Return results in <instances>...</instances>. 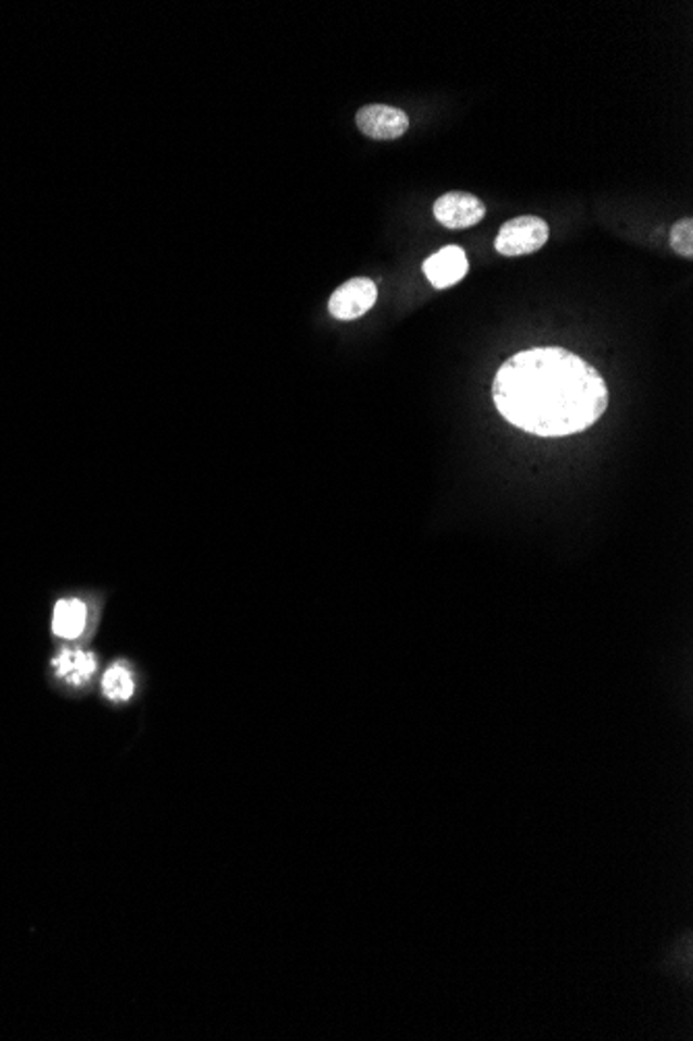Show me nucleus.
I'll use <instances>...</instances> for the list:
<instances>
[{
    "mask_svg": "<svg viewBox=\"0 0 693 1041\" xmlns=\"http://www.w3.org/2000/svg\"><path fill=\"white\" fill-rule=\"evenodd\" d=\"M492 397L506 422L538 436L581 433L608 408L602 374L563 347L511 356L495 377Z\"/></svg>",
    "mask_w": 693,
    "mask_h": 1041,
    "instance_id": "nucleus-1",
    "label": "nucleus"
},
{
    "mask_svg": "<svg viewBox=\"0 0 693 1041\" xmlns=\"http://www.w3.org/2000/svg\"><path fill=\"white\" fill-rule=\"evenodd\" d=\"M549 223L540 217H517L506 220L495 240L501 256L515 258L538 252L549 242Z\"/></svg>",
    "mask_w": 693,
    "mask_h": 1041,
    "instance_id": "nucleus-2",
    "label": "nucleus"
},
{
    "mask_svg": "<svg viewBox=\"0 0 693 1041\" xmlns=\"http://www.w3.org/2000/svg\"><path fill=\"white\" fill-rule=\"evenodd\" d=\"M359 131L372 140H399L409 129L406 111L388 104H368L356 115Z\"/></svg>",
    "mask_w": 693,
    "mask_h": 1041,
    "instance_id": "nucleus-3",
    "label": "nucleus"
},
{
    "mask_svg": "<svg viewBox=\"0 0 693 1041\" xmlns=\"http://www.w3.org/2000/svg\"><path fill=\"white\" fill-rule=\"evenodd\" d=\"M434 217L449 229H467L486 217V206L478 195L449 192L434 202Z\"/></svg>",
    "mask_w": 693,
    "mask_h": 1041,
    "instance_id": "nucleus-4",
    "label": "nucleus"
},
{
    "mask_svg": "<svg viewBox=\"0 0 693 1041\" xmlns=\"http://www.w3.org/2000/svg\"><path fill=\"white\" fill-rule=\"evenodd\" d=\"M376 297H378V290H376L374 281L365 279V277H358V279H351V281L343 283L333 293V297L329 302V310L338 320H354V318L365 315L368 310H372V306L376 304Z\"/></svg>",
    "mask_w": 693,
    "mask_h": 1041,
    "instance_id": "nucleus-5",
    "label": "nucleus"
},
{
    "mask_svg": "<svg viewBox=\"0 0 693 1041\" xmlns=\"http://www.w3.org/2000/svg\"><path fill=\"white\" fill-rule=\"evenodd\" d=\"M424 275L436 290L457 285L470 270V261L459 245H447L424 261Z\"/></svg>",
    "mask_w": 693,
    "mask_h": 1041,
    "instance_id": "nucleus-6",
    "label": "nucleus"
},
{
    "mask_svg": "<svg viewBox=\"0 0 693 1041\" xmlns=\"http://www.w3.org/2000/svg\"><path fill=\"white\" fill-rule=\"evenodd\" d=\"M54 676L69 686H86L94 678L98 661L94 653L84 649H63L52 659Z\"/></svg>",
    "mask_w": 693,
    "mask_h": 1041,
    "instance_id": "nucleus-7",
    "label": "nucleus"
},
{
    "mask_svg": "<svg viewBox=\"0 0 693 1041\" xmlns=\"http://www.w3.org/2000/svg\"><path fill=\"white\" fill-rule=\"evenodd\" d=\"M90 611L81 599H61L52 611V632L59 638L75 640L88 629Z\"/></svg>",
    "mask_w": 693,
    "mask_h": 1041,
    "instance_id": "nucleus-8",
    "label": "nucleus"
},
{
    "mask_svg": "<svg viewBox=\"0 0 693 1041\" xmlns=\"http://www.w3.org/2000/svg\"><path fill=\"white\" fill-rule=\"evenodd\" d=\"M102 693L111 701H129L136 693V680L131 676V670L125 663L111 665L102 678Z\"/></svg>",
    "mask_w": 693,
    "mask_h": 1041,
    "instance_id": "nucleus-9",
    "label": "nucleus"
},
{
    "mask_svg": "<svg viewBox=\"0 0 693 1041\" xmlns=\"http://www.w3.org/2000/svg\"><path fill=\"white\" fill-rule=\"evenodd\" d=\"M670 247L685 256V258H692L693 256V220L692 218H683L679 223L672 225L670 229Z\"/></svg>",
    "mask_w": 693,
    "mask_h": 1041,
    "instance_id": "nucleus-10",
    "label": "nucleus"
}]
</instances>
